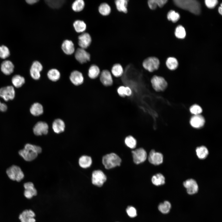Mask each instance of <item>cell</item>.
I'll use <instances>...</instances> for the list:
<instances>
[{
	"label": "cell",
	"mask_w": 222,
	"mask_h": 222,
	"mask_svg": "<svg viewBox=\"0 0 222 222\" xmlns=\"http://www.w3.org/2000/svg\"><path fill=\"white\" fill-rule=\"evenodd\" d=\"M175 4L178 7L195 14H199L201 10L199 2L195 0H175Z\"/></svg>",
	"instance_id": "obj_2"
},
{
	"label": "cell",
	"mask_w": 222,
	"mask_h": 222,
	"mask_svg": "<svg viewBox=\"0 0 222 222\" xmlns=\"http://www.w3.org/2000/svg\"><path fill=\"white\" fill-rule=\"evenodd\" d=\"M46 3L50 7L54 9L61 7L65 2L64 0H47Z\"/></svg>",
	"instance_id": "obj_36"
},
{
	"label": "cell",
	"mask_w": 222,
	"mask_h": 222,
	"mask_svg": "<svg viewBox=\"0 0 222 222\" xmlns=\"http://www.w3.org/2000/svg\"><path fill=\"white\" fill-rule=\"evenodd\" d=\"M39 0H26L27 2L29 4H33L36 3Z\"/></svg>",
	"instance_id": "obj_50"
},
{
	"label": "cell",
	"mask_w": 222,
	"mask_h": 222,
	"mask_svg": "<svg viewBox=\"0 0 222 222\" xmlns=\"http://www.w3.org/2000/svg\"><path fill=\"white\" fill-rule=\"evenodd\" d=\"M134 162L138 164L144 162L147 158L146 151L142 148L136 149L132 151Z\"/></svg>",
	"instance_id": "obj_8"
},
{
	"label": "cell",
	"mask_w": 222,
	"mask_h": 222,
	"mask_svg": "<svg viewBox=\"0 0 222 222\" xmlns=\"http://www.w3.org/2000/svg\"><path fill=\"white\" fill-rule=\"evenodd\" d=\"M191 113L194 115H199L202 112V109L199 105H194L192 106L190 109Z\"/></svg>",
	"instance_id": "obj_43"
},
{
	"label": "cell",
	"mask_w": 222,
	"mask_h": 222,
	"mask_svg": "<svg viewBox=\"0 0 222 222\" xmlns=\"http://www.w3.org/2000/svg\"><path fill=\"white\" fill-rule=\"evenodd\" d=\"M85 3L83 0H76L72 4V8L75 12H78L82 10L84 8Z\"/></svg>",
	"instance_id": "obj_37"
},
{
	"label": "cell",
	"mask_w": 222,
	"mask_h": 222,
	"mask_svg": "<svg viewBox=\"0 0 222 222\" xmlns=\"http://www.w3.org/2000/svg\"><path fill=\"white\" fill-rule=\"evenodd\" d=\"M121 158L115 153H110L104 155L102 158V162L105 169H110L120 165Z\"/></svg>",
	"instance_id": "obj_3"
},
{
	"label": "cell",
	"mask_w": 222,
	"mask_h": 222,
	"mask_svg": "<svg viewBox=\"0 0 222 222\" xmlns=\"http://www.w3.org/2000/svg\"><path fill=\"white\" fill-rule=\"evenodd\" d=\"M92 160L91 158L87 155L81 156L79 159V164L82 168H86L89 167L91 165Z\"/></svg>",
	"instance_id": "obj_26"
},
{
	"label": "cell",
	"mask_w": 222,
	"mask_h": 222,
	"mask_svg": "<svg viewBox=\"0 0 222 222\" xmlns=\"http://www.w3.org/2000/svg\"><path fill=\"white\" fill-rule=\"evenodd\" d=\"M152 183L156 186L164 184L165 183L164 176L161 173H158L154 175L151 178Z\"/></svg>",
	"instance_id": "obj_27"
},
{
	"label": "cell",
	"mask_w": 222,
	"mask_h": 222,
	"mask_svg": "<svg viewBox=\"0 0 222 222\" xmlns=\"http://www.w3.org/2000/svg\"><path fill=\"white\" fill-rule=\"evenodd\" d=\"M78 39L79 45L81 48L84 49L88 47L92 42L91 37L87 33H83L79 36Z\"/></svg>",
	"instance_id": "obj_16"
},
{
	"label": "cell",
	"mask_w": 222,
	"mask_h": 222,
	"mask_svg": "<svg viewBox=\"0 0 222 222\" xmlns=\"http://www.w3.org/2000/svg\"><path fill=\"white\" fill-rule=\"evenodd\" d=\"M167 67L171 70H174L178 66V63L177 59L174 57H169L166 62Z\"/></svg>",
	"instance_id": "obj_39"
},
{
	"label": "cell",
	"mask_w": 222,
	"mask_h": 222,
	"mask_svg": "<svg viewBox=\"0 0 222 222\" xmlns=\"http://www.w3.org/2000/svg\"><path fill=\"white\" fill-rule=\"evenodd\" d=\"M151 82L153 88L156 91H163L167 87L166 81L161 76H154L151 78Z\"/></svg>",
	"instance_id": "obj_6"
},
{
	"label": "cell",
	"mask_w": 222,
	"mask_h": 222,
	"mask_svg": "<svg viewBox=\"0 0 222 222\" xmlns=\"http://www.w3.org/2000/svg\"><path fill=\"white\" fill-rule=\"evenodd\" d=\"M125 143L128 147L133 149L135 148L136 146L137 141L133 136L129 135L125 138Z\"/></svg>",
	"instance_id": "obj_38"
},
{
	"label": "cell",
	"mask_w": 222,
	"mask_h": 222,
	"mask_svg": "<svg viewBox=\"0 0 222 222\" xmlns=\"http://www.w3.org/2000/svg\"><path fill=\"white\" fill-rule=\"evenodd\" d=\"M61 48L63 52L68 55L72 54L75 51L74 44L70 40H65L62 43Z\"/></svg>",
	"instance_id": "obj_21"
},
{
	"label": "cell",
	"mask_w": 222,
	"mask_h": 222,
	"mask_svg": "<svg viewBox=\"0 0 222 222\" xmlns=\"http://www.w3.org/2000/svg\"><path fill=\"white\" fill-rule=\"evenodd\" d=\"M183 184L189 195H194L198 191L199 187L198 184L196 181L193 179H187L183 182Z\"/></svg>",
	"instance_id": "obj_10"
},
{
	"label": "cell",
	"mask_w": 222,
	"mask_h": 222,
	"mask_svg": "<svg viewBox=\"0 0 222 222\" xmlns=\"http://www.w3.org/2000/svg\"><path fill=\"white\" fill-rule=\"evenodd\" d=\"M111 73L115 77L121 76L123 73V69L121 65L118 63L114 64L111 68Z\"/></svg>",
	"instance_id": "obj_31"
},
{
	"label": "cell",
	"mask_w": 222,
	"mask_h": 222,
	"mask_svg": "<svg viewBox=\"0 0 222 222\" xmlns=\"http://www.w3.org/2000/svg\"><path fill=\"white\" fill-rule=\"evenodd\" d=\"M218 11L220 14H222V6H220L219 8Z\"/></svg>",
	"instance_id": "obj_51"
},
{
	"label": "cell",
	"mask_w": 222,
	"mask_h": 222,
	"mask_svg": "<svg viewBox=\"0 0 222 222\" xmlns=\"http://www.w3.org/2000/svg\"><path fill=\"white\" fill-rule=\"evenodd\" d=\"M35 216L32 210H26L19 215V218L21 222H35Z\"/></svg>",
	"instance_id": "obj_17"
},
{
	"label": "cell",
	"mask_w": 222,
	"mask_h": 222,
	"mask_svg": "<svg viewBox=\"0 0 222 222\" xmlns=\"http://www.w3.org/2000/svg\"><path fill=\"white\" fill-rule=\"evenodd\" d=\"M48 126L47 124L43 121L37 122L33 128L34 134L37 136L45 135L48 132Z\"/></svg>",
	"instance_id": "obj_13"
},
{
	"label": "cell",
	"mask_w": 222,
	"mask_h": 222,
	"mask_svg": "<svg viewBox=\"0 0 222 222\" xmlns=\"http://www.w3.org/2000/svg\"><path fill=\"white\" fill-rule=\"evenodd\" d=\"M171 207V204L170 202L165 200L158 205V208L159 211L162 214H166L170 212Z\"/></svg>",
	"instance_id": "obj_30"
},
{
	"label": "cell",
	"mask_w": 222,
	"mask_h": 222,
	"mask_svg": "<svg viewBox=\"0 0 222 222\" xmlns=\"http://www.w3.org/2000/svg\"><path fill=\"white\" fill-rule=\"evenodd\" d=\"M25 191L24 194L25 196L28 199H30L37 195V190L35 187L33 183L31 182H28L24 184Z\"/></svg>",
	"instance_id": "obj_15"
},
{
	"label": "cell",
	"mask_w": 222,
	"mask_h": 222,
	"mask_svg": "<svg viewBox=\"0 0 222 222\" xmlns=\"http://www.w3.org/2000/svg\"><path fill=\"white\" fill-rule=\"evenodd\" d=\"M128 215L130 217H134L137 215L136 209L132 206H128L126 209Z\"/></svg>",
	"instance_id": "obj_44"
},
{
	"label": "cell",
	"mask_w": 222,
	"mask_h": 222,
	"mask_svg": "<svg viewBox=\"0 0 222 222\" xmlns=\"http://www.w3.org/2000/svg\"><path fill=\"white\" fill-rule=\"evenodd\" d=\"M186 31L184 28L182 26H178L176 28L175 35L179 39H183L186 36Z\"/></svg>",
	"instance_id": "obj_40"
},
{
	"label": "cell",
	"mask_w": 222,
	"mask_h": 222,
	"mask_svg": "<svg viewBox=\"0 0 222 222\" xmlns=\"http://www.w3.org/2000/svg\"><path fill=\"white\" fill-rule=\"evenodd\" d=\"M132 91L131 88L129 87H125V96H130L132 94Z\"/></svg>",
	"instance_id": "obj_49"
},
{
	"label": "cell",
	"mask_w": 222,
	"mask_h": 222,
	"mask_svg": "<svg viewBox=\"0 0 222 222\" xmlns=\"http://www.w3.org/2000/svg\"><path fill=\"white\" fill-rule=\"evenodd\" d=\"M163 158V155L162 153L157 152L154 150L150 151L148 156L149 162L154 165H158L162 163Z\"/></svg>",
	"instance_id": "obj_11"
},
{
	"label": "cell",
	"mask_w": 222,
	"mask_h": 222,
	"mask_svg": "<svg viewBox=\"0 0 222 222\" xmlns=\"http://www.w3.org/2000/svg\"><path fill=\"white\" fill-rule=\"evenodd\" d=\"M73 26L76 31L78 33H82L86 29V25L82 20H76L73 23Z\"/></svg>",
	"instance_id": "obj_32"
},
{
	"label": "cell",
	"mask_w": 222,
	"mask_h": 222,
	"mask_svg": "<svg viewBox=\"0 0 222 222\" xmlns=\"http://www.w3.org/2000/svg\"><path fill=\"white\" fill-rule=\"evenodd\" d=\"M195 151L198 157L201 159L206 158L209 153L207 148L203 146L197 147Z\"/></svg>",
	"instance_id": "obj_28"
},
{
	"label": "cell",
	"mask_w": 222,
	"mask_h": 222,
	"mask_svg": "<svg viewBox=\"0 0 222 222\" xmlns=\"http://www.w3.org/2000/svg\"><path fill=\"white\" fill-rule=\"evenodd\" d=\"M15 95V90L14 87L12 86H8L0 88V97L6 101L13 99Z\"/></svg>",
	"instance_id": "obj_9"
},
{
	"label": "cell",
	"mask_w": 222,
	"mask_h": 222,
	"mask_svg": "<svg viewBox=\"0 0 222 222\" xmlns=\"http://www.w3.org/2000/svg\"><path fill=\"white\" fill-rule=\"evenodd\" d=\"M71 82L75 85H79L83 83L84 77L82 73L80 72L75 70L71 73L70 76Z\"/></svg>",
	"instance_id": "obj_20"
},
{
	"label": "cell",
	"mask_w": 222,
	"mask_h": 222,
	"mask_svg": "<svg viewBox=\"0 0 222 222\" xmlns=\"http://www.w3.org/2000/svg\"><path fill=\"white\" fill-rule=\"evenodd\" d=\"M205 122L204 118L200 114L193 116L190 120L191 125L196 129L202 128L204 125Z\"/></svg>",
	"instance_id": "obj_19"
},
{
	"label": "cell",
	"mask_w": 222,
	"mask_h": 222,
	"mask_svg": "<svg viewBox=\"0 0 222 222\" xmlns=\"http://www.w3.org/2000/svg\"><path fill=\"white\" fill-rule=\"evenodd\" d=\"M47 76L48 78L51 81H56L58 80L60 77L59 71L56 69H52L47 72Z\"/></svg>",
	"instance_id": "obj_35"
},
{
	"label": "cell",
	"mask_w": 222,
	"mask_h": 222,
	"mask_svg": "<svg viewBox=\"0 0 222 222\" xmlns=\"http://www.w3.org/2000/svg\"><path fill=\"white\" fill-rule=\"evenodd\" d=\"M42 69L43 66L39 62L36 61L33 62L30 70L32 78L35 80L39 79L40 77V72Z\"/></svg>",
	"instance_id": "obj_14"
},
{
	"label": "cell",
	"mask_w": 222,
	"mask_h": 222,
	"mask_svg": "<svg viewBox=\"0 0 222 222\" xmlns=\"http://www.w3.org/2000/svg\"><path fill=\"white\" fill-rule=\"evenodd\" d=\"M14 67V65L11 61L5 60L1 64V70L5 75H9L13 72Z\"/></svg>",
	"instance_id": "obj_22"
},
{
	"label": "cell",
	"mask_w": 222,
	"mask_h": 222,
	"mask_svg": "<svg viewBox=\"0 0 222 222\" xmlns=\"http://www.w3.org/2000/svg\"><path fill=\"white\" fill-rule=\"evenodd\" d=\"M100 72V68L98 66L96 65H92L88 69V76L90 78L94 79L98 76Z\"/></svg>",
	"instance_id": "obj_34"
},
{
	"label": "cell",
	"mask_w": 222,
	"mask_h": 222,
	"mask_svg": "<svg viewBox=\"0 0 222 222\" xmlns=\"http://www.w3.org/2000/svg\"><path fill=\"white\" fill-rule=\"evenodd\" d=\"M7 109V105L5 103H2L0 101V111L4 112L6 111Z\"/></svg>",
	"instance_id": "obj_48"
},
{
	"label": "cell",
	"mask_w": 222,
	"mask_h": 222,
	"mask_svg": "<svg viewBox=\"0 0 222 222\" xmlns=\"http://www.w3.org/2000/svg\"><path fill=\"white\" fill-rule=\"evenodd\" d=\"M76 60L81 64H83L90 60V55L84 49L81 48H78L75 55Z\"/></svg>",
	"instance_id": "obj_12"
},
{
	"label": "cell",
	"mask_w": 222,
	"mask_h": 222,
	"mask_svg": "<svg viewBox=\"0 0 222 222\" xmlns=\"http://www.w3.org/2000/svg\"><path fill=\"white\" fill-rule=\"evenodd\" d=\"M65 127V123L61 119H56L53 122L52 129L56 133L59 134L63 132L64 130Z\"/></svg>",
	"instance_id": "obj_23"
},
{
	"label": "cell",
	"mask_w": 222,
	"mask_h": 222,
	"mask_svg": "<svg viewBox=\"0 0 222 222\" xmlns=\"http://www.w3.org/2000/svg\"><path fill=\"white\" fill-rule=\"evenodd\" d=\"M100 80L105 86H111L113 84V80L111 72L107 70H104L101 73Z\"/></svg>",
	"instance_id": "obj_18"
},
{
	"label": "cell",
	"mask_w": 222,
	"mask_h": 222,
	"mask_svg": "<svg viewBox=\"0 0 222 222\" xmlns=\"http://www.w3.org/2000/svg\"><path fill=\"white\" fill-rule=\"evenodd\" d=\"M111 9L110 6L107 3L103 2L101 3L99 6L98 11L102 15L107 16L110 14Z\"/></svg>",
	"instance_id": "obj_29"
},
{
	"label": "cell",
	"mask_w": 222,
	"mask_h": 222,
	"mask_svg": "<svg viewBox=\"0 0 222 222\" xmlns=\"http://www.w3.org/2000/svg\"><path fill=\"white\" fill-rule=\"evenodd\" d=\"M10 51L8 48L6 46L2 45L0 46V57L5 59L10 55Z\"/></svg>",
	"instance_id": "obj_42"
},
{
	"label": "cell",
	"mask_w": 222,
	"mask_h": 222,
	"mask_svg": "<svg viewBox=\"0 0 222 222\" xmlns=\"http://www.w3.org/2000/svg\"><path fill=\"white\" fill-rule=\"evenodd\" d=\"M128 1L127 0H117L115 1L116 8L119 12L126 13L128 12L127 5Z\"/></svg>",
	"instance_id": "obj_24"
},
{
	"label": "cell",
	"mask_w": 222,
	"mask_h": 222,
	"mask_svg": "<svg viewBox=\"0 0 222 222\" xmlns=\"http://www.w3.org/2000/svg\"><path fill=\"white\" fill-rule=\"evenodd\" d=\"M159 60L155 57H150L145 59L142 63L144 69L151 72L157 70L159 65Z\"/></svg>",
	"instance_id": "obj_5"
},
{
	"label": "cell",
	"mask_w": 222,
	"mask_h": 222,
	"mask_svg": "<svg viewBox=\"0 0 222 222\" xmlns=\"http://www.w3.org/2000/svg\"><path fill=\"white\" fill-rule=\"evenodd\" d=\"M107 177L104 173L101 170L94 171L92 174V184L97 187H101L106 181Z\"/></svg>",
	"instance_id": "obj_7"
},
{
	"label": "cell",
	"mask_w": 222,
	"mask_h": 222,
	"mask_svg": "<svg viewBox=\"0 0 222 222\" xmlns=\"http://www.w3.org/2000/svg\"><path fill=\"white\" fill-rule=\"evenodd\" d=\"M6 173L11 180L20 182L24 177V174L21 168L18 166L13 165L8 168Z\"/></svg>",
	"instance_id": "obj_4"
},
{
	"label": "cell",
	"mask_w": 222,
	"mask_h": 222,
	"mask_svg": "<svg viewBox=\"0 0 222 222\" xmlns=\"http://www.w3.org/2000/svg\"><path fill=\"white\" fill-rule=\"evenodd\" d=\"M31 113L34 116H39L42 114L43 113V108L42 105L38 103L33 104L30 109Z\"/></svg>",
	"instance_id": "obj_25"
},
{
	"label": "cell",
	"mask_w": 222,
	"mask_h": 222,
	"mask_svg": "<svg viewBox=\"0 0 222 222\" xmlns=\"http://www.w3.org/2000/svg\"><path fill=\"white\" fill-rule=\"evenodd\" d=\"M148 5L149 8L151 10L155 9L160 4L159 0H150L148 1Z\"/></svg>",
	"instance_id": "obj_45"
},
{
	"label": "cell",
	"mask_w": 222,
	"mask_h": 222,
	"mask_svg": "<svg viewBox=\"0 0 222 222\" xmlns=\"http://www.w3.org/2000/svg\"><path fill=\"white\" fill-rule=\"evenodd\" d=\"M205 2L206 6L209 8H214L218 3L217 0H206Z\"/></svg>",
	"instance_id": "obj_46"
},
{
	"label": "cell",
	"mask_w": 222,
	"mask_h": 222,
	"mask_svg": "<svg viewBox=\"0 0 222 222\" xmlns=\"http://www.w3.org/2000/svg\"><path fill=\"white\" fill-rule=\"evenodd\" d=\"M42 151L40 146L27 143L23 149L19 151L18 154L25 161L30 162L35 159Z\"/></svg>",
	"instance_id": "obj_1"
},
{
	"label": "cell",
	"mask_w": 222,
	"mask_h": 222,
	"mask_svg": "<svg viewBox=\"0 0 222 222\" xmlns=\"http://www.w3.org/2000/svg\"><path fill=\"white\" fill-rule=\"evenodd\" d=\"M167 18L169 20L175 23L180 18L179 14L175 11L171 10L169 11L167 15Z\"/></svg>",
	"instance_id": "obj_41"
},
{
	"label": "cell",
	"mask_w": 222,
	"mask_h": 222,
	"mask_svg": "<svg viewBox=\"0 0 222 222\" xmlns=\"http://www.w3.org/2000/svg\"><path fill=\"white\" fill-rule=\"evenodd\" d=\"M125 87L123 86H120L117 89V92L119 95L122 97L125 96Z\"/></svg>",
	"instance_id": "obj_47"
},
{
	"label": "cell",
	"mask_w": 222,
	"mask_h": 222,
	"mask_svg": "<svg viewBox=\"0 0 222 222\" xmlns=\"http://www.w3.org/2000/svg\"><path fill=\"white\" fill-rule=\"evenodd\" d=\"M11 81L14 86L18 88L21 87L24 84L25 79L23 77L18 75H16L12 77Z\"/></svg>",
	"instance_id": "obj_33"
}]
</instances>
